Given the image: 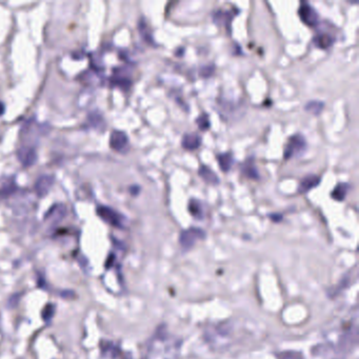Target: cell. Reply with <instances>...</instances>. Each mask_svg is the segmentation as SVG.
<instances>
[{"label":"cell","mask_w":359,"mask_h":359,"mask_svg":"<svg viewBox=\"0 0 359 359\" xmlns=\"http://www.w3.org/2000/svg\"><path fill=\"white\" fill-rule=\"evenodd\" d=\"M5 113V104L0 101V115H3Z\"/></svg>","instance_id":"cell-25"},{"label":"cell","mask_w":359,"mask_h":359,"mask_svg":"<svg viewBox=\"0 0 359 359\" xmlns=\"http://www.w3.org/2000/svg\"><path fill=\"white\" fill-rule=\"evenodd\" d=\"M323 108H324V103L322 101H320V100H312V101H309L307 104H305L304 110L307 111L308 113L312 114V115L317 116L323 111Z\"/></svg>","instance_id":"cell-19"},{"label":"cell","mask_w":359,"mask_h":359,"mask_svg":"<svg viewBox=\"0 0 359 359\" xmlns=\"http://www.w3.org/2000/svg\"><path fill=\"white\" fill-rule=\"evenodd\" d=\"M217 160H218V164H219V167L220 170L227 173L231 170L232 165H233V156H232L231 153H223V154H219L217 156Z\"/></svg>","instance_id":"cell-15"},{"label":"cell","mask_w":359,"mask_h":359,"mask_svg":"<svg viewBox=\"0 0 359 359\" xmlns=\"http://www.w3.org/2000/svg\"><path fill=\"white\" fill-rule=\"evenodd\" d=\"M313 42L314 45L317 47L318 49H321V50H328L330 49L333 44H334V39L331 35L326 34V33H321V34H318L316 35L313 39Z\"/></svg>","instance_id":"cell-12"},{"label":"cell","mask_w":359,"mask_h":359,"mask_svg":"<svg viewBox=\"0 0 359 359\" xmlns=\"http://www.w3.org/2000/svg\"><path fill=\"white\" fill-rule=\"evenodd\" d=\"M129 145V137L122 131L115 130L110 136V146L117 152L124 151Z\"/></svg>","instance_id":"cell-6"},{"label":"cell","mask_w":359,"mask_h":359,"mask_svg":"<svg viewBox=\"0 0 359 359\" xmlns=\"http://www.w3.org/2000/svg\"><path fill=\"white\" fill-rule=\"evenodd\" d=\"M112 81H113L114 86L119 87L122 90H128L132 84L131 79L129 77H126L124 74H121L119 71L115 74V76L113 77Z\"/></svg>","instance_id":"cell-16"},{"label":"cell","mask_w":359,"mask_h":359,"mask_svg":"<svg viewBox=\"0 0 359 359\" xmlns=\"http://www.w3.org/2000/svg\"><path fill=\"white\" fill-rule=\"evenodd\" d=\"M232 17H233V15H232L231 13L229 12H224V11H217V12L214 14L213 16V19H214V23L215 24H218V25H225V26H229L231 20H232Z\"/></svg>","instance_id":"cell-20"},{"label":"cell","mask_w":359,"mask_h":359,"mask_svg":"<svg viewBox=\"0 0 359 359\" xmlns=\"http://www.w3.org/2000/svg\"><path fill=\"white\" fill-rule=\"evenodd\" d=\"M17 158L24 166L30 167L37 161V152L33 146L24 145L18 149Z\"/></svg>","instance_id":"cell-5"},{"label":"cell","mask_w":359,"mask_h":359,"mask_svg":"<svg viewBox=\"0 0 359 359\" xmlns=\"http://www.w3.org/2000/svg\"><path fill=\"white\" fill-rule=\"evenodd\" d=\"M307 150V140H305L304 137L300 134L293 135L290 137V139L284 147L283 157L284 159H290L293 157L300 156Z\"/></svg>","instance_id":"cell-1"},{"label":"cell","mask_w":359,"mask_h":359,"mask_svg":"<svg viewBox=\"0 0 359 359\" xmlns=\"http://www.w3.org/2000/svg\"><path fill=\"white\" fill-rule=\"evenodd\" d=\"M320 182H321V179L317 175H313V174L307 175L301 179V182L298 186V192L300 194L308 193V192L312 191L313 189L317 188L319 186Z\"/></svg>","instance_id":"cell-9"},{"label":"cell","mask_w":359,"mask_h":359,"mask_svg":"<svg viewBox=\"0 0 359 359\" xmlns=\"http://www.w3.org/2000/svg\"><path fill=\"white\" fill-rule=\"evenodd\" d=\"M205 231L198 228H191L183 231L179 236V244L184 250H190L194 247L196 241L199 239H205Z\"/></svg>","instance_id":"cell-3"},{"label":"cell","mask_w":359,"mask_h":359,"mask_svg":"<svg viewBox=\"0 0 359 359\" xmlns=\"http://www.w3.org/2000/svg\"><path fill=\"white\" fill-rule=\"evenodd\" d=\"M214 72V68L213 67H204L200 71V74H202L203 77H210L212 75Z\"/></svg>","instance_id":"cell-22"},{"label":"cell","mask_w":359,"mask_h":359,"mask_svg":"<svg viewBox=\"0 0 359 359\" xmlns=\"http://www.w3.org/2000/svg\"><path fill=\"white\" fill-rule=\"evenodd\" d=\"M189 212L191 213L196 218H203L204 217V210L203 206L197 199H191L189 202Z\"/></svg>","instance_id":"cell-18"},{"label":"cell","mask_w":359,"mask_h":359,"mask_svg":"<svg viewBox=\"0 0 359 359\" xmlns=\"http://www.w3.org/2000/svg\"><path fill=\"white\" fill-rule=\"evenodd\" d=\"M281 359H303V358L298 353H288L286 355H283Z\"/></svg>","instance_id":"cell-24"},{"label":"cell","mask_w":359,"mask_h":359,"mask_svg":"<svg viewBox=\"0 0 359 359\" xmlns=\"http://www.w3.org/2000/svg\"><path fill=\"white\" fill-rule=\"evenodd\" d=\"M349 191H350L349 184H338L331 192V197L335 199L336 202H343Z\"/></svg>","instance_id":"cell-13"},{"label":"cell","mask_w":359,"mask_h":359,"mask_svg":"<svg viewBox=\"0 0 359 359\" xmlns=\"http://www.w3.org/2000/svg\"><path fill=\"white\" fill-rule=\"evenodd\" d=\"M138 30H139V33H140L141 37L143 38V40H145L146 44L152 45L154 47L156 46L155 41H154V39H153V37H152V35L150 33V31H149V28H147V26L145 24V20L142 19V18L139 20V23H138Z\"/></svg>","instance_id":"cell-17"},{"label":"cell","mask_w":359,"mask_h":359,"mask_svg":"<svg viewBox=\"0 0 359 359\" xmlns=\"http://www.w3.org/2000/svg\"><path fill=\"white\" fill-rule=\"evenodd\" d=\"M97 214L103 221L115 228L122 229L124 227V217L110 207L99 206L97 208Z\"/></svg>","instance_id":"cell-2"},{"label":"cell","mask_w":359,"mask_h":359,"mask_svg":"<svg viewBox=\"0 0 359 359\" xmlns=\"http://www.w3.org/2000/svg\"><path fill=\"white\" fill-rule=\"evenodd\" d=\"M241 172L245 176H247L250 179H254V181H257L259 179V172L257 170V167L252 159H248L244 165H242Z\"/></svg>","instance_id":"cell-14"},{"label":"cell","mask_w":359,"mask_h":359,"mask_svg":"<svg viewBox=\"0 0 359 359\" xmlns=\"http://www.w3.org/2000/svg\"><path fill=\"white\" fill-rule=\"evenodd\" d=\"M196 123L198 124V128L202 131H208L211 126L209 115H207V114L200 115L199 117L196 119Z\"/></svg>","instance_id":"cell-21"},{"label":"cell","mask_w":359,"mask_h":359,"mask_svg":"<svg viewBox=\"0 0 359 359\" xmlns=\"http://www.w3.org/2000/svg\"><path fill=\"white\" fill-rule=\"evenodd\" d=\"M198 174L209 185L216 186L220 182L217 174L212 170V168H210L209 166H206V165L200 166V168L198 170Z\"/></svg>","instance_id":"cell-11"},{"label":"cell","mask_w":359,"mask_h":359,"mask_svg":"<svg viewBox=\"0 0 359 359\" xmlns=\"http://www.w3.org/2000/svg\"><path fill=\"white\" fill-rule=\"evenodd\" d=\"M53 184H54V176H53V175L46 174V175L39 176L37 178V181L35 182V185H34V189H35L36 194L39 197L46 196L50 192V190H51Z\"/></svg>","instance_id":"cell-7"},{"label":"cell","mask_w":359,"mask_h":359,"mask_svg":"<svg viewBox=\"0 0 359 359\" xmlns=\"http://www.w3.org/2000/svg\"><path fill=\"white\" fill-rule=\"evenodd\" d=\"M53 311H54V308H53L52 305H48V307L45 309L44 313H42V317H44L46 320H48L49 318L52 317Z\"/></svg>","instance_id":"cell-23"},{"label":"cell","mask_w":359,"mask_h":359,"mask_svg":"<svg viewBox=\"0 0 359 359\" xmlns=\"http://www.w3.org/2000/svg\"><path fill=\"white\" fill-rule=\"evenodd\" d=\"M67 215V207L63 204H55L52 206L45 215V219L51 223H59Z\"/></svg>","instance_id":"cell-8"},{"label":"cell","mask_w":359,"mask_h":359,"mask_svg":"<svg viewBox=\"0 0 359 359\" xmlns=\"http://www.w3.org/2000/svg\"><path fill=\"white\" fill-rule=\"evenodd\" d=\"M298 15L302 23L311 28H314L318 25L319 17L318 13L315 9L308 3H302L298 9Z\"/></svg>","instance_id":"cell-4"},{"label":"cell","mask_w":359,"mask_h":359,"mask_svg":"<svg viewBox=\"0 0 359 359\" xmlns=\"http://www.w3.org/2000/svg\"><path fill=\"white\" fill-rule=\"evenodd\" d=\"M200 144H202V138H200V137L195 133L186 134L182 139L183 147L185 150H188V151L197 150L200 146Z\"/></svg>","instance_id":"cell-10"}]
</instances>
